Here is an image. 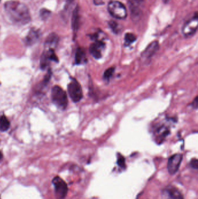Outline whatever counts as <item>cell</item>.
Listing matches in <instances>:
<instances>
[{
  "label": "cell",
  "instance_id": "obj_25",
  "mask_svg": "<svg viewBox=\"0 0 198 199\" xmlns=\"http://www.w3.org/2000/svg\"><path fill=\"white\" fill-rule=\"evenodd\" d=\"M198 97H196L195 99L194 100V101H192V102L191 104V106L195 108V109H197L198 108Z\"/></svg>",
  "mask_w": 198,
  "mask_h": 199
},
{
  "label": "cell",
  "instance_id": "obj_26",
  "mask_svg": "<svg viewBox=\"0 0 198 199\" xmlns=\"http://www.w3.org/2000/svg\"><path fill=\"white\" fill-rule=\"evenodd\" d=\"M94 2L95 5H103L104 2L103 0H94Z\"/></svg>",
  "mask_w": 198,
  "mask_h": 199
},
{
  "label": "cell",
  "instance_id": "obj_19",
  "mask_svg": "<svg viewBox=\"0 0 198 199\" xmlns=\"http://www.w3.org/2000/svg\"><path fill=\"white\" fill-rule=\"evenodd\" d=\"M109 26L112 30L113 32V33L116 34L120 33L122 29L120 25H119L118 22L115 20H110V22H109Z\"/></svg>",
  "mask_w": 198,
  "mask_h": 199
},
{
  "label": "cell",
  "instance_id": "obj_8",
  "mask_svg": "<svg viewBox=\"0 0 198 199\" xmlns=\"http://www.w3.org/2000/svg\"><path fill=\"white\" fill-rule=\"evenodd\" d=\"M105 47V43L102 40H94L89 48L90 54L95 59H100L102 56V52Z\"/></svg>",
  "mask_w": 198,
  "mask_h": 199
},
{
  "label": "cell",
  "instance_id": "obj_14",
  "mask_svg": "<svg viewBox=\"0 0 198 199\" xmlns=\"http://www.w3.org/2000/svg\"><path fill=\"white\" fill-rule=\"evenodd\" d=\"M80 17L79 8V6L77 5L73 11L72 18V27L75 32H77L80 27Z\"/></svg>",
  "mask_w": 198,
  "mask_h": 199
},
{
  "label": "cell",
  "instance_id": "obj_5",
  "mask_svg": "<svg viewBox=\"0 0 198 199\" xmlns=\"http://www.w3.org/2000/svg\"><path fill=\"white\" fill-rule=\"evenodd\" d=\"M52 182L54 187L57 199H65L68 192V187L66 183L58 176L54 178Z\"/></svg>",
  "mask_w": 198,
  "mask_h": 199
},
{
  "label": "cell",
  "instance_id": "obj_24",
  "mask_svg": "<svg viewBox=\"0 0 198 199\" xmlns=\"http://www.w3.org/2000/svg\"><path fill=\"white\" fill-rule=\"evenodd\" d=\"M190 165L191 166L192 168H194V169H198V159H192L191 160V163H190Z\"/></svg>",
  "mask_w": 198,
  "mask_h": 199
},
{
  "label": "cell",
  "instance_id": "obj_7",
  "mask_svg": "<svg viewBox=\"0 0 198 199\" xmlns=\"http://www.w3.org/2000/svg\"><path fill=\"white\" fill-rule=\"evenodd\" d=\"M182 160V155L181 154H174L169 158L167 163V169L170 174L174 175L178 171Z\"/></svg>",
  "mask_w": 198,
  "mask_h": 199
},
{
  "label": "cell",
  "instance_id": "obj_20",
  "mask_svg": "<svg viewBox=\"0 0 198 199\" xmlns=\"http://www.w3.org/2000/svg\"><path fill=\"white\" fill-rule=\"evenodd\" d=\"M52 12L48 9L41 8L40 11V17L41 19L47 20L51 15Z\"/></svg>",
  "mask_w": 198,
  "mask_h": 199
},
{
  "label": "cell",
  "instance_id": "obj_17",
  "mask_svg": "<svg viewBox=\"0 0 198 199\" xmlns=\"http://www.w3.org/2000/svg\"><path fill=\"white\" fill-rule=\"evenodd\" d=\"M50 60H49L46 52H43L40 58V68L42 70H45L50 65Z\"/></svg>",
  "mask_w": 198,
  "mask_h": 199
},
{
  "label": "cell",
  "instance_id": "obj_30",
  "mask_svg": "<svg viewBox=\"0 0 198 199\" xmlns=\"http://www.w3.org/2000/svg\"><path fill=\"white\" fill-rule=\"evenodd\" d=\"M0 85H1V82H0Z\"/></svg>",
  "mask_w": 198,
  "mask_h": 199
},
{
  "label": "cell",
  "instance_id": "obj_9",
  "mask_svg": "<svg viewBox=\"0 0 198 199\" xmlns=\"http://www.w3.org/2000/svg\"><path fill=\"white\" fill-rule=\"evenodd\" d=\"M143 1V0H130L128 2L131 17L134 20H138L141 15Z\"/></svg>",
  "mask_w": 198,
  "mask_h": 199
},
{
  "label": "cell",
  "instance_id": "obj_2",
  "mask_svg": "<svg viewBox=\"0 0 198 199\" xmlns=\"http://www.w3.org/2000/svg\"><path fill=\"white\" fill-rule=\"evenodd\" d=\"M52 102L60 110H65L68 104V99L66 92L59 86L55 85L51 92Z\"/></svg>",
  "mask_w": 198,
  "mask_h": 199
},
{
  "label": "cell",
  "instance_id": "obj_10",
  "mask_svg": "<svg viewBox=\"0 0 198 199\" xmlns=\"http://www.w3.org/2000/svg\"><path fill=\"white\" fill-rule=\"evenodd\" d=\"M41 32L39 29L32 28L24 38V43L27 46H32L39 40Z\"/></svg>",
  "mask_w": 198,
  "mask_h": 199
},
{
  "label": "cell",
  "instance_id": "obj_22",
  "mask_svg": "<svg viewBox=\"0 0 198 199\" xmlns=\"http://www.w3.org/2000/svg\"><path fill=\"white\" fill-rule=\"evenodd\" d=\"M52 76V72L51 69H48V72L47 74L45 75L44 79H43V81H42V85L43 86H45L48 84V83L49 82V81L51 79Z\"/></svg>",
  "mask_w": 198,
  "mask_h": 199
},
{
  "label": "cell",
  "instance_id": "obj_27",
  "mask_svg": "<svg viewBox=\"0 0 198 199\" xmlns=\"http://www.w3.org/2000/svg\"><path fill=\"white\" fill-rule=\"evenodd\" d=\"M2 158H3V154H2V153L1 151H0V161L2 159Z\"/></svg>",
  "mask_w": 198,
  "mask_h": 199
},
{
  "label": "cell",
  "instance_id": "obj_15",
  "mask_svg": "<svg viewBox=\"0 0 198 199\" xmlns=\"http://www.w3.org/2000/svg\"><path fill=\"white\" fill-rule=\"evenodd\" d=\"M87 61V58L85 51L82 48H78L76 52L75 62L77 65L82 64Z\"/></svg>",
  "mask_w": 198,
  "mask_h": 199
},
{
  "label": "cell",
  "instance_id": "obj_1",
  "mask_svg": "<svg viewBox=\"0 0 198 199\" xmlns=\"http://www.w3.org/2000/svg\"><path fill=\"white\" fill-rule=\"evenodd\" d=\"M4 11L9 19L15 25L23 26L31 20L28 7L18 1H8L4 5Z\"/></svg>",
  "mask_w": 198,
  "mask_h": 199
},
{
  "label": "cell",
  "instance_id": "obj_12",
  "mask_svg": "<svg viewBox=\"0 0 198 199\" xmlns=\"http://www.w3.org/2000/svg\"><path fill=\"white\" fill-rule=\"evenodd\" d=\"M163 196L169 199H184L182 193L177 189L173 187H170L164 190Z\"/></svg>",
  "mask_w": 198,
  "mask_h": 199
},
{
  "label": "cell",
  "instance_id": "obj_13",
  "mask_svg": "<svg viewBox=\"0 0 198 199\" xmlns=\"http://www.w3.org/2000/svg\"><path fill=\"white\" fill-rule=\"evenodd\" d=\"M58 41V36L55 33H51L46 38V40L45 41V45L48 49H54L57 46Z\"/></svg>",
  "mask_w": 198,
  "mask_h": 199
},
{
  "label": "cell",
  "instance_id": "obj_16",
  "mask_svg": "<svg viewBox=\"0 0 198 199\" xmlns=\"http://www.w3.org/2000/svg\"><path fill=\"white\" fill-rule=\"evenodd\" d=\"M10 126V122L4 115L0 116V131L2 132H6Z\"/></svg>",
  "mask_w": 198,
  "mask_h": 199
},
{
  "label": "cell",
  "instance_id": "obj_6",
  "mask_svg": "<svg viewBox=\"0 0 198 199\" xmlns=\"http://www.w3.org/2000/svg\"><path fill=\"white\" fill-rule=\"evenodd\" d=\"M198 25V14L196 12L191 19L188 20L182 27V33L186 37L194 35L197 30Z\"/></svg>",
  "mask_w": 198,
  "mask_h": 199
},
{
  "label": "cell",
  "instance_id": "obj_4",
  "mask_svg": "<svg viewBox=\"0 0 198 199\" xmlns=\"http://www.w3.org/2000/svg\"><path fill=\"white\" fill-rule=\"evenodd\" d=\"M68 93L70 97L74 102H78L83 97L82 88L79 83L75 79H72L67 86Z\"/></svg>",
  "mask_w": 198,
  "mask_h": 199
},
{
  "label": "cell",
  "instance_id": "obj_28",
  "mask_svg": "<svg viewBox=\"0 0 198 199\" xmlns=\"http://www.w3.org/2000/svg\"><path fill=\"white\" fill-rule=\"evenodd\" d=\"M170 1V0H163V2H164V4H167V3H168V2H169Z\"/></svg>",
  "mask_w": 198,
  "mask_h": 199
},
{
  "label": "cell",
  "instance_id": "obj_11",
  "mask_svg": "<svg viewBox=\"0 0 198 199\" xmlns=\"http://www.w3.org/2000/svg\"><path fill=\"white\" fill-rule=\"evenodd\" d=\"M159 47L158 41H154L148 45L145 50L142 53L141 57L142 58L148 60L153 57V56L157 52Z\"/></svg>",
  "mask_w": 198,
  "mask_h": 199
},
{
  "label": "cell",
  "instance_id": "obj_21",
  "mask_svg": "<svg viewBox=\"0 0 198 199\" xmlns=\"http://www.w3.org/2000/svg\"><path fill=\"white\" fill-rule=\"evenodd\" d=\"M115 69V68H113V67L109 68L108 69H106L103 74V79L105 80H109L110 79V78L112 76V75L114 73Z\"/></svg>",
  "mask_w": 198,
  "mask_h": 199
},
{
  "label": "cell",
  "instance_id": "obj_18",
  "mask_svg": "<svg viewBox=\"0 0 198 199\" xmlns=\"http://www.w3.org/2000/svg\"><path fill=\"white\" fill-rule=\"evenodd\" d=\"M137 40L136 36L131 33H127L125 35L124 37V45L126 46H128L132 43H133Z\"/></svg>",
  "mask_w": 198,
  "mask_h": 199
},
{
  "label": "cell",
  "instance_id": "obj_29",
  "mask_svg": "<svg viewBox=\"0 0 198 199\" xmlns=\"http://www.w3.org/2000/svg\"><path fill=\"white\" fill-rule=\"evenodd\" d=\"M1 0H0V2H1Z\"/></svg>",
  "mask_w": 198,
  "mask_h": 199
},
{
  "label": "cell",
  "instance_id": "obj_23",
  "mask_svg": "<svg viewBox=\"0 0 198 199\" xmlns=\"http://www.w3.org/2000/svg\"><path fill=\"white\" fill-rule=\"evenodd\" d=\"M118 164L121 168H124L125 167V159L121 155H119L118 159Z\"/></svg>",
  "mask_w": 198,
  "mask_h": 199
},
{
  "label": "cell",
  "instance_id": "obj_3",
  "mask_svg": "<svg viewBox=\"0 0 198 199\" xmlns=\"http://www.w3.org/2000/svg\"><path fill=\"white\" fill-rule=\"evenodd\" d=\"M108 10L113 18L118 19H124L127 16L126 6L118 1L110 2L108 6Z\"/></svg>",
  "mask_w": 198,
  "mask_h": 199
}]
</instances>
